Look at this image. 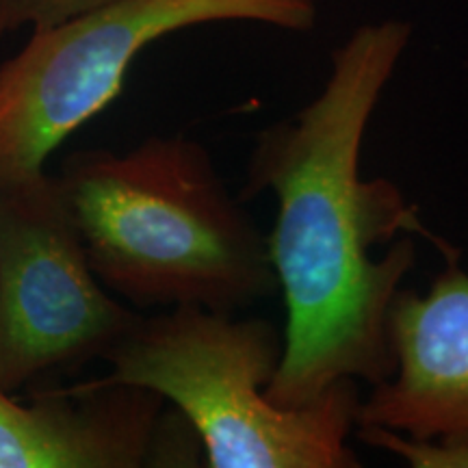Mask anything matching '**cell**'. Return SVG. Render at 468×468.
Returning <instances> with one entry per match:
<instances>
[{
  "label": "cell",
  "mask_w": 468,
  "mask_h": 468,
  "mask_svg": "<svg viewBox=\"0 0 468 468\" xmlns=\"http://www.w3.org/2000/svg\"><path fill=\"white\" fill-rule=\"evenodd\" d=\"M410 35L403 20L358 27L332 55L319 96L254 137L241 200L276 197L267 248L286 324L267 399L278 408L393 373L388 313L417 265L412 232L425 228L399 186L362 178L360 156Z\"/></svg>",
  "instance_id": "obj_1"
},
{
  "label": "cell",
  "mask_w": 468,
  "mask_h": 468,
  "mask_svg": "<svg viewBox=\"0 0 468 468\" xmlns=\"http://www.w3.org/2000/svg\"><path fill=\"white\" fill-rule=\"evenodd\" d=\"M57 178L91 271L126 306L239 313L278 292L267 234L196 139L76 150Z\"/></svg>",
  "instance_id": "obj_2"
},
{
  "label": "cell",
  "mask_w": 468,
  "mask_h": 468,
  "mask_svg": "<svg viewBox=\"0 0 468 468\" xmlns=\"http://www.w3.org/2000/svg\"><path fill=\"white\" fill-rule=\"evenodd\" d=\"M200 306L139 317L104 362L109 384L161 395L193 427L210 468H356L358 382L303 408H278L267 386L282 360L278 325Z\"/></svg>",
  "instance_id": "obj_3"
},
{
  "label": "cell",
  "mask_w": 468,
  "mask_h": 468,
  "mask_svg": "<svg viewBox=\"0 0 468 468\" xmlns=\"http://www.w3.org/2000/svg\"><path fill=\"white\" fill-rule=\"evenodd\" d=\"M314 0H111L31 35L0 66V178L46 167L69 134L102 113L133 61L169 33L210 22L317 27Z\"/></svg>",
  "instance_id": "obj_4"
},
{
  "label": "cell",
  "mask_w": 468,
  "mask_h": 468,
  "mask_svg": "<svg viewBox=\"0 0 468 468\" xmlns=\"http://www.w3.org/2000/svg\"><path fill=\"white\" fill-rule=\"evenodd\" d=\"M142 314L87 261L57 174L0 178V388L104 360Z\"/></svg>",
  "instance_id": "obj_5"
},
{
  "label": "cell",
  "mask_w": 468,
  "mask_h": 468,
  "mask_svg": "<svg viewBox=\"0 0 468 468\" xmlns=\"http://www.w3.org/2000/svg\"><path fill=\"white\" fill-rule=\"evenodd\" d=\"M167 408L148 388L101 378L28 403L0 388V468L202 466L196 431Z\"/></svg>",
  "instance_id": "obj_6"
},
{
  "label": "cell",
  "mask_w": 468,
  "mask_h": 468,
  "mask_svg": "<svg viewBox=\"0 0 468 468\" xmlns=\"http://www.w3.org/2000/svg\"><path fill=\"white\" fill-rule=\"evenodd\" d=\"M388 341L393 373L360 399L356 427L436 444L468 468V273L460 256L425 292H397Z\"/></svg>",
  "instance_id": "obj_7"
},
{
  "label": "cell",
  "mask_w": 468,
  "mask_h": 468,
  "mask_svg": "<svg viewBox=\"0 0 468 468\" xmlns=\"http://www.w3.org/2000/svg\"><path fill=\"white\" fill-rule=\"evenodd\" d=\"M111 0H0V35L31 27L33 33L58 27Z\"/></svg>",
  "instance_id": "obj_8"
}]
</instances>
